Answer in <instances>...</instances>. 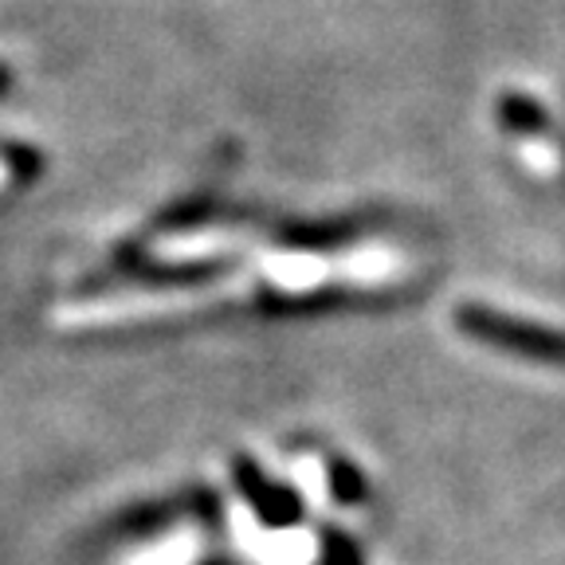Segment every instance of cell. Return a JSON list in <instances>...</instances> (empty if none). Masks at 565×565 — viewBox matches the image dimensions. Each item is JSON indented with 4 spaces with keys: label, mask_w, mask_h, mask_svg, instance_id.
I'll return each instance as SVG.
<instances>
[{
    "label": "cell",
    "mask_w": 565,
    "mask_h": 565,
    "mask_svg": "<svg viewBox=\"0 0 565 565\" xmlns=\"http://www.w3.org/2000/svg\"><path fill=\"white\" fill-rule=\"evenodd\" d=\"M456 322L463 334L479 338L491 350L519 353L526 362H546V365H565V334L562 330L539 327V322H522V318L499 315L487 307H459Z\"/></svg>",
    "instance_id": "cell-1"
}]
</instances>
